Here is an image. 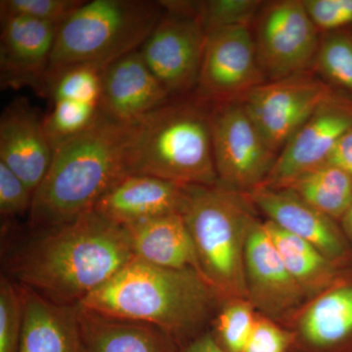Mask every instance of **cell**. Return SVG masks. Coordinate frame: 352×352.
<instances>
[{
    "instance_id": "6da1fadb",
    "label": "cell",
    "mask_w": 352,
    "mask_h": 352,
    "mask_svg": "<svg viewBox=\"0 0 352 352\" xmlns=\"http://www.w3.org/2000/svg\"><path fill=\"white\" fill-rule=\"evenodd\" d=\"M9 256V279L51 302L78 305L134 258L126 230L94 210L34 230Z\"/></svg>"
},
{
    "instance_id": "7a4b0ae2",
    "label": "cell",
    "mask_w": 352,
    "mask_h": 352,
    "mask_svg": "<svg viewBox=\"0 0 352 352\" xmlns=\"http://www.w3.org/2000/svg\"><path fill=\"white\" fill-rule=\"evenodd\" d=\"M222 302L195 270L160 267L134 258L78 305L156 328L180 346L207 331Z\"/></svg>"
},
{
    "instance_id": "3957f363",
    "label": "cell",
    "mask_w": 352,
    "mask_h": 352,
    "mask_svg": "<svg viewBox=\"0 0 352 352\" xmlns=\"http://www.w3.org/2000/svg\"><path fill=\"white\" fill-rule=\"evenodd\" d=\"M129 129L100 113L87 131L54 148L47 175L32 199V230L62 226L94 210L102 196L126 175Z\"/></svg>"
},
{
    "instance_id": "277c9868",
    "label": "cell",
    "mask_w": 352,
    "mask_h": 352,
    "mask_svg": "<svg viewBox=\"0 0 352 352\" xmlns=\"http://www.w3.org/2000/svg\"><path fill=\"white\" fill-rule=\"evenodd\" d=\"M199 101H173L131 126L126 175L154 176L180 186L219 183L210 112Z\"/></svg>"
},
{
    "instance_id": "5b68a950",
    "label": "cell",
    "mask_w": 352,
    "mask_h": 352,
    "mask_svg": "<svg viewBox=\"0 0 352 352\" xmlns=\"http://www.w3.org/2000/svg\"><path fill=\"white\" fill-rule=\"evenodd\" d=\"M258 212L247 193L219 183L186 187L182 214L201 276L222 300L245 298V245Z\"/></svg>"
},
{
    "instance_id": "8992f818",
    "label": "cell",
    "mask_w": 352,
    "mask_h": 352,
    "mask_svg": "<svg viewBox=\"0 0 352 352\" xmlns=\"http://www.w3.org/2000/svg\"><path fill=\"white\" fill-rule=\"evenodd\" d=\"M164 14L160 1H85L58 28L47 80L55 74L78 65L105 69L138 50Z\"/></svg>"
},
{
    "instance_id": "52a82bcc",
    "label": "cell",
    "mask_w": 352,
    "mask_h": 352,
    "mask_svg": "<svg viewBox=\"0 0 352 352\" xmlns=\"http://www.w3.org/2000/svg\"><path fill=\"white\" fill-rule=\"evenodd\" d=\"M210 119L219 184L243 193L261 186L277 155L244 106L238 101L214 105Z\"/></svg>"
},
{
    "instance_id": "ba28073f",
    "label": "cell",
    "mask_w": 352,
    "mask_h": 352,
    "mask_svg": "<svg viewBox=\"0 0 352 352\" xmlns=\"http://www.w3.org/2000/svg\"><path fill=\"white\" fill-rule=\"evenodd\" d=\"M256 20L254 43L266 82L298 75L314 66L320 31L302 0L263 4Z\"/></svg>"
},
{
    "instance_id": "9c48e42d",
    "label": "cell",
    "mask_w": 352,
    "mask_h": 352,
    "mask_svg": "<svg viewBox=\"0 0 352 352\" xmlns=\"http://www.w3.org/2000/svg\"><path fill=\"white\" fill-rule=\"evenodd\" d=\"M333 91L327 82L305 72L265 82L238 102L244 106L270 149L278 156L294 134Z\"/></svg>"
},
{
    "instance_id": "30bf717a",
    "label": "cell",
    "mask_w": 352,
    "mask_h": 352,
    "mask_svg": "<svg viewBox=\"0 0 352 352\" xmlns=\"http://www.w3.org/2000/svg\"><path fill=\"white\" fill-rule=\"evenodd\" d=\"M250 27L222 28L207 32L197 83V101L208 105L235 102L265 82Z\"/></svg>"
},
{
    "instance_id": "8fae6325",
    "label": "cell",
    "mask_w": 352,
    "mask_h": 352,
    "mask_svg": "<svg viewBox=\"0 0 352 352\" xmlns=\"http://www.w3.org/2000/svg\"><path fill=\"white\" fill-rule=\"evenodd\" d=\"M207 32L196 17L164 12L139 48L143 60L170 97L196 89Z\"/></svg>"
},
{
    "instance_id": "7c38bea8",
    "label": "cell",
    "mask_w": 352,
    "mask_h": 352,
    "mask_svg": "<svg viewBox=\"0 0 352 352\" xmlns=\"http://www.w3.org/2000/svg\"><path fill=\"white\" fill-rule=\"evenodd\" d=\"M352 129V97L333 91L289 139L261 186L281 188L327 164L340 138Z\"/></svg>"
},
{
    "instance_id": "4fadbf2b",
    "label": "cell",
    "mask_w": 352,
    "mask_h": 352,
    "mask_svg": "<svg viewBox=\"0 0 352 352\" xmlns=\"http://www.w3.org/2000/svg\"><path fill=\"white\" fill-rule=\"evenodd\" d=\"M245 298L256 311L285 325L307 298L291 273L264 226L258 219L252 227L245 250Z\"/></svg>"
},
{
    "instance_id": "5bb4252c",
    "label": "cell",
    "mask_w": 352,
    "mask_h": 352,
    "mask_svg": "<svg viewBox=\"0 0 352 352\" xmlns=\"http://www.w3.org/2000/svg\"><path fill=\"white\" fill-rule=\"evenodd\" d=\"M284 326L293 335L289 352H352V265Z\"/></svg>"
},
{
    "instance_id": "9a60e30c",
    "label": "cell",
    "mask_w": 352,
    "mask_h": 352,
    "mask_svg": "<svg viewBox=\"0 0 352 352\" xmlns=\"http://www.w3.org/2000/svg\"><path fill=\"white\" fill-rule=\"evenodd\" d=\"M265 219L307 241L340 268L352 265V248L339 222L288 188L259 186L247 193Z\"/></svg>"
},
{
    "instance_id": "2e32d148",
    "label": "cell",
    "mask_w": 352,
    "mask_h": 352,
    "mask_svg": "<svg viewBox=\"0 0 352 352\" xmlns=\"http://www.w3.org/2000/svg\"><path fill=\"white\" fill-rule=\"evenodd\" d=\"M59 25L24 17L1 18L2 87L29 85L47 91V74Z\"/></svg>"
},
{
    "instance_id": "e0dca14e",
    "label": "cell",
    "mask_w": 352,
    "mask_h": 352,
    "mask_svg": "<svg viewBox=\"0 0 352 352\" xmlns=\"http://www.w3.org/2000/svg\"><path fill=\"white\" fill-rule=\"evenodd\" d=\"M170 100L139 50L103 69L99 110L106 119L132 126Z\"/></svg>"
},
{
    "instance_id": "ac0fdd59",
    "label": "cell",
    "mask_w": 352,
    "mask_h": 352,
    "mask_svg": "<svg viewBox=\"0 0 352 352\" xmlns=\"http://www.w3.org/2000/svg\"><path fill=\"white\" fill-rule=\"evenodd\" d=\"M54 149L44 120L28 101H14L0 119V163L21 178L34 194L52 163Z\"/></svg>"
},
{
    "instance_id": "d6986e66",
    "label": "cell",
    "mask_w": 352,
    "mask_h": 352,
    "mask_svg": "<svg viewBox=\"0 0 352 352\" xmlns=\"http://www.w3.org/2000/svg\"><path fill=\"white\" fill-rule=\"evenodd\" d=\"M186 187L154 176L126 175L97 201L94 210L116 226L124 227L182 214Z\"/></svg>"
},
{
    "instance_id": "ffe728a7",
    "label": "cell",
    "mask_w": 352,
    "mask_h": 352,
    "mask_svg": "<svg viewBox=\"0 0 352 352\" xmlns=\"http://www.w3.org/2000/svg\"><path fill=\"white\" fill-rule=\"evenodd\" d=\"M20 289L23 330L19 352H83L78 305H60L25 287Z\"/></svg>"
},
{
    "instance_id": "44dd1931",
    "label": "cell",
    "mask_w": 352,
    "mask_h": 352,
    "mask_svg": "<svg viewBox=\"0 0 352 352\" xmlns=\"http://www.w3.org/2000/svg\"><path fill=\"white\" fill-rule=\"evenodd\" d=\"M124 229L134 258L160 267L192 270L201 274L193 240L179 212Z\"/></svg>"
},
{
    "instance_id": "7402d4cb",
    "label": "cell",
    "mask_w": 352,
    "mask_h": 352,
    "mask_svg": "<svg viewBox=\"0 0 352 352\" xmlns=\"http://www.w3.org/2000/svg\"><path fill=\"white\" fill-rule=\"evenodd\" d=\"M78 307L83 352H178L179 349L175 340L156 328Z\"/></svg>"
},
{
    "instance_id": "603a6c76",
    "label": "cell",
    "mask_w": 352,
    "mask_h": 352,
    "mask_svg": "<svg viewBox=\"0 0 352 352\" xmlns=\"http://www.w3.org/2000/svg\"><path fill=\"white\" fill-rule=\"evenodd\" d=\"M263 222L287 270L307 300L318 295L333 283L342 268L307 241L287 232L270 220L265 219Z\"/></svg>"
},
{
    "instance_id": "cb8c5ba5",
    "label": "cell",
    "mask_w": 352,
    "mask_h": 352,
    "mask_svg": "<svg viewBox=\"0 0 352 352\" xmlns=\"http://www.w3.org/2000/svg\"><path fill=\"white\" fill-rule=\"evenodd\" d=\"M281 188L292 190L311 207L338 222L352 201V178L330 164L298 176Z\"/></svg>"
},
{
    "instance_id": "d4e9b609",
    "label": "cell",
    "mask_w": 352,
    "mask_h": 352,
    "mask_svg": "<svg viewBox=\"0 0 352 352\" xmlns=\"http://www.w3.org/2000/svg\"><path fill=\"white\" fill-rule=\"evenodd\" d=\"M314 67L324 82L352 97V27L322 32Z\"/></svg>"
},
{
    "instance_id": "484cf974",
    "label": "cell",
    "mask_w": 352,
    "mask_h": 352,
    "mask_svg": "<svg viewBox=\"0 0 352 352\" xmlns=\"http://www.w3.org/2000/svg\"><path fill=\"white\" fill-rule=\"evenodd\" d=\"M258 312L244 298L224 300L210 323V333L226 352H243Z\"/></svg>"
},
{
    "instance_id": "4316f807",
    "label": "cell",
    "mask_w": 352,
    "mask_h": 352,
    "mask_svg": "<svg viewBox=\"0 0 352 352\" xmlns=\"http://www.w3.org/2000/svg\"><path fill=\"white\" fill-rule=\"evenodd\" d=\"M99 117L100 110L96 104L66 99L53 101L52 109L43 119L53 149L64 141L87 131Z\"/></svg>"
},
{
    "instance_id": "83f0119b",
    "label": "cell",
    "mask_w": 352,
    "mask_h": 352,
    "mask_svg": "<svg viewBox=\"0 0 352 352\" xmlns=\"http://www.w3.org/2000/svg\"><path fill=\"white\" fill-rule=\"evenodd\" d=\"M103 69L94 65H78L55 74L47 80L52 100H74L99 105Z\"/></svg>"
},
{
    "instance_id": "f1b7e54d",
    "label": "cell",
    "mask_w": 352,
    "mask_h": 352,
    "mask_svg": "<svg viewBox=\"0 0 352 352\" xmlns=\"http://www.w3.org/2000/svg\"><path fill=\"white\" fill-rule=\"evenodd\" d=\"M263 6L256 0H208L201 1L198 19L206 32L222 28L250 27Z\"/></svg>"
},
{
    "instance_id": "f546056e",
    "label": "cell",
    "mask_w": 352,
    "mask_h": 352,
    "mask_svg": "<svg viewBox=\"0 0 352 352\" xmlns=\"http://www.w3.org/2000/svg\"><path fill=\"white\" fill-rule=\"evenodd\" d=\"M23 330V296L20 286L0 280V352H19Z\"/></svg>"
},
{
    "instance_id": "4dcf8cb0",
    "label": "cell",
    "mask_w": 352,
    "mask_h": 352,
    "mask_svg": "<svg viewBox=\"0 0 352 352\" xmlns=\"http://www.w3.org/2000/svg\"><path fill=\"white\" fill-rule=\"evenodd\" d=\"M82 0H1V18L24 16L60 25L85 3Z\"/></svg>"
},
{
    "instance_id": "1f68e13d",
    "label": "cell",
    "mask_w": 352,
    "mask_h": 352,
    "mask_svg": "<svg viewBox=\"0 0 352 352\" xmlns=\"http://www.w3.org/2000/svg\"><path fill=\"white\" fill-rule=\"evenodd\" d=\"M34 193L6 164L0 163V214L4 219L29 215Z\"/></svg>"
},
{
    "instance_id": "d6a6232c",
    "label": "cell",
    "mask_w": 352,
    "mask_h": 352,
    "mask_svg": "<svg viewBox=\"0 0 352 352\" xmlns=\"http://www.w3.org/2000/svg\"><path fill=\"white\" fill-rule=\"evenodd\" d=\"M291 331L281 324L258 314L243 352H289Z\"/></svg>"
},
{
    "instance_id": "836d02e7",
    "label": "cell",
    "mask_w": 352,
    "mask_h": 352,
    "mask_svg": "<svg viewBox=\"0 0 352 352\" xmlns=\"http://www.w3.org/2000/svg\"><path fill=\"white\" fill-rule=\"evenodd\" d=\"M320 32L352 27V0H303Z\"/></svg>"
},
{
    "instance_id": "e575fe53",
    "label": "cell",
    "mask_w": 352,
    "mask_h": 352,
    "mask_svg": "<svg viewBox=\"0 0 352 352\" xmlns=\"http://www.w3.org/2000/svg\"><path fill=\"white\" fill-rule=\"evenodd\" d=\"M327 164L337 166L352 178V129L340 139L331 153Z\"/></svg>"
},
{
    "instance_id": "d590c367",
    "label": "cell",
    "mask_w": 352,
    "mask_h": 352,
    "mask_svg": "<svg viewBox=\"0 0 352 352\" xmlns=\"http://www.w3.org/2000/svg\"><path fill=\"white\" fill-rule=\"evenodd\" d=\"M178 352H226L217 344L210 330L200 333L179 346Z\"/></svg>"
},
{
    "instance_id": "8d00e7d4",
    "label": "cell",
    "mask_w": 352,
    "mask_h": 352,
    "mask_svg": "<svg viewBox=\"0 0 352 352\" xmlns=\"http://www.w3.org/2000/svg\"><path fill=\"white\" fill-rule=\"evenodd\" d=\"M339 223L342 227V232L346 235V239L352 248V201L346 212L342 215Z\"/></svg>"
}]
</instances>
